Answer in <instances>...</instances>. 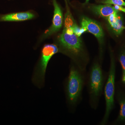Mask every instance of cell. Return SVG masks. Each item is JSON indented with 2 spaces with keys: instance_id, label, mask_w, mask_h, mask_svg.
Wrapping results in <instances>:
<instances>
[{
  "instance_id": "3957f363",
  "label": "cell",
  "mask_w": 125,
  "mask_h": 125,
  "mask_svg": "<svg viewBox=\"0 0 125 125\" xmlns=\"http://www.w3.org/2000/svg\"><path fill=\"white\" fill-rule=\"evenodd\" d=\"M83 84V77L77 69L72 67L70 70L66 85L67 99L70 104L77 102L81 94Z\"/></svg>"
},
{
  "instance_id": "d6986e66",
  "label": "cell",
  "mask_w": 125,
  "mask_h": 125,
  "mask_svg": "<svg viewBox=\"0 0 125 125\" xmlns=\"http://www.w3.org/2000/svg\"><path fill=\"white\" fill-rule=\"evenodd\" d=\"M124 29H125V27H124Z\"/></svg>"
},
{
  "instance_id": "5bb4252c",
  "label": "cell",
  "mask_w": 125,
  "mask_h": 125,
  "mask_svg": "<svg viewBox=\"0 0 125 125\" xmlns=\"http://www.w3.org/2000/svg\"><path fill=\"white\" fill-rule=\"evenodd\" d=\"M72 28L73 29L74 33L79 37L83 33L87 32L85 28L82 27H79L76 24Z\"/></svg>"
},
{
  "instance_id": "52a82bcc",
  "label": "cell",
  "mask_w": 125,
  "mask_h": 125,
  "mask_svg": "<svg viewBox=\"0 0 125 125\" xmlns=\"http://www.w3.org/2000/svg\"><path fill=\"white\" fill-rule=\"evenodd\" d=\"M81 27L85 28L88 32L94 35L99 42L102 41L104 36L102 27L99 24L93 20L86 17L82 18L81 22Z\"/></svg>"
},
{
  "instance_id": "e0dca14e",
  "label": "cell",
  "mask_w": 125,
  "mask_h": 125,
  "mask_svg": "<svg viewBox=\"0 0 125 125\" xmlns=\"http://www.w3.org/2000/svg\"><path fill=\"white\" fill-rule=\"evenodd\" d=\"M122 81L124 83H125V75H123L122 78Z\"/></svg>"
},
{
  "instance_id": "4fadbf2b",
  "label": "cell",
  "mask_w": 125,
  "mask_h": 125,
  "mask_svg": "<svg viewBox=\"0 0 125 125\" xmlns=\"http://www.w3.org/2000/svg\"><path fill=\"white\" fill-rule=\"evenodd\" d=\"M101 2L105 4L118 5L125 7V2L124 0H103Z\"/></svg>"
},
{
  "instance_id": "30bf717a",
  "label": "cell",
  "mask_w": 125,
  "mask_h": 125,
  "mask_svg": "<svg viewBox=\"0 0 125 125\" xmlns=\"http://www.w3.org/2000/svg\"><path fill=\"white\" fill-rule=\"evenodd\" d=\"M91 10L97 15L106 19L112 14L119 11L110 4L94 6H92Z\"/></svg>"
},
{
  "instance_id": "ba28073f",
  "label": "cell",
  "mask_w": 125,
  "mask_h": 125,
  "mask_svg": "<svg viewBox=\"0 0 125 125\" xmlns=\"http://www.w3.org/2000/svg\"><path fill=\"white\" fill-rule=\"evenodd\" d=\"M35 17V14L30 11L11 13L0 15V22L25 21L32 19Z\"/></svg>"
},
{
  "instance_id": "9c48e42d",
  "label": "cell",
  "mask_w": 125,
  "mask_h": 125,
  "mask_svg": "<svg viewBox=\"0 0 125 125\" xmlns=\"http://www.w3.org/2000/svg\"><path fill=\"white\" fill-rule=\"evenodd\" d=\"M119 12L112 14L107 19L112 30L117 36L121 34L125 29L123 18Z\"/></svg>"
},
{
  "instance_id": "8fae6325",
  "label": "cell",
  "mask_w": 125,
  "mask_h": 125,
  "mask_svg": "<svg viewBox=\"0 0 125 125\" xmlns=\"http://www.w3.org/2000/svg\"><path fill=\"white\" fill-rule=\"evenodd\" d=\"M118 102L120 106V110L116 121L118 122H125V96L119 97Z\"/></svg>"
},
{
  "instance_id": "9a60e30c",
  "label": "cell",
  "mask_w": 125,
  "mask_h": 125,
  "mask_svg": "<svg viewBox=\"0 0 125 125\" xmlns=\"http://www.w3.org/2000/svg\"><path fill=\"white\" fill-rule=\"evenodd\" d=\"M120 62L123 70V76L125 75V51L123 50L121 52L119 58Z\"/></svg>"
},
{
  "instance_id": "277c9868",
  "label": "cell",
  "mask_w": 125,
  "mask_h": 125,
  "mask_svg": "<svg viewBox=\"0 0 125 125\" xmlns=\"http://www.w3.org/2000/svg\"><path fill=\"white\" fill-rule=\"evenodd\" d=\"M59 40L63 49L72 54L78 55L83 51L81 40L74 33H69L64 29Z\"/></svg>"
},
{
  "instance_id": "5b68a950",
  "label": "cell",
  "mask_w": 125,
  "mask_h": 125,
  "mask_svg": "<svg viewBox=\"0 0 125 125\" xmlns=\"http://www.w3.org/2000/svg\"><path fill=\"white\" fill-rule=\"evenodd\" d=\"M103 78L100 65L95 64L92 67L89 80L90 93L92 98L96 100L101 95L102 91Z\"/></svg>"
},
{
  "instance_id": "7c38bea8",
  "label": "cell",
  "mask_w": 125,
  "mask_h": 125,
  "mask_svg": "<svg viewBox=\"0 0 125 125\" xmlns=\"http://www.w3.org/2000/svg\"><path fill=\"white\" fill-rule=\"evenodd\" d=\"M75 21L72 16L69 10L67 9L66 13L65 14L64 20V28H72L76 24Z\"/></svg>"
},
{
  "instance_id": "ac0fdd59",
  "label": "cell",
  "mask_w": 125,
  "mask_h": 125,
  "mask_svg": "<svg viewBox=\"0 0 125 125\" xmlns=\"http://www.w3.org/2000/svg\"><path fill=\"white\" fill-rule=\"evenodd\" d=\"M90 0H85V4H87L89 2Z\"/></svg>"
},
{
  "instance_id": "6da1fadb",
  "label": "cell",
  "mask_w": 125,
  "mask_h": 125,
  "mask_svg": "<svg viewBox=\"0 0 125 125\" xmlns=\"http://www.w3.org/2000/svg\"><path fill=\"white\" fill-rule=\"evenodd\" d=\"M58 52L59 49L55 44H46L43 47L41 57L34 72L32 77L33 82L38 88H42L44 85L48 62L52 56Z\"/></svg>"
},
{
  "instance_id": "2e32d148",
  "label": "cell",
  "mask_w": 125,
  "mask_h": 125,
  "mask_svg": "<svg viewBox=\"0 0 125 125\" xmlns=\"http://www.w3.org/2000/svg\"><path fill=\"white\" fill-rule=\"evenodd\" d=\"M114 8L115 10L119 11H122L125 13V8H124L121 6L118 5H114Z\"/></svg>"
},
{
  "instance_id": "8992f818",
  "label": "cell",
  "mask_w": 125,
  "mask_h": 125,
  "mask_svg": "<svg viewBox=\"0 0 125 125\" xmlns=\"http://www.w3.org/2000/svg\"><path fill=\"white\" fill-rule=\"evenodd\" d=\"M54 10L52 24L50 28L43 34L42 38H47L58 32L61 29L63 23L62 11L56 0H53Z\"/></svg>"
},
{
  "instance_id": "7a4b0ae2",
  "label": "cell",
  "mask_w": 125,
  "mask_h": 125,
  "mask_svg": "<svg viewBox=\"0 0 125 125\" xmlns=\"http://www.w3.org/2000/svg\"><path fill=\"white\" fill-rule=\"evenodd\" d=\"M115 66L114 58L112 57L109 75L105 87L106 111L101 125H105L107 122L109 115L114 106Z\"/></svg>"
}]
</instances>
